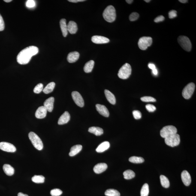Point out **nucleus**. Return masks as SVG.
Segmentation results:
<instances>
[{
  "label": "nucleus",
  "mask_w": 196,
  "mask_h": 196,
  "mask_svg": "<svg viewBox=\"0 0 196 196\" xmlns=\"http://www.w3.org/2000/svg\"><path fill=\"white\" fill-rule=\"evenodd\" d=\"M39 52L38 48L35 46H30L25 48L19 52L17 57V61L19 64L25 65L30 61L33 56Z\"/></svg>",
  "instance_id": "obj_1"
},
{
  "label": "nucleus",
  "mask_w": 196,
  "mask_h": 196,
  "mask_svg": "<svg viewBox=\"0 0 196 196\" xmlns=\"http://www.w3.org/2000/svg\"><path fill=\"white\" fill-rule=\"evenodd\" d=\"M103 16L106 21L112 23L116 20V10L113 6H107L104 10Z\"/></svg>",
  "instance_id": "obj_2"
},
{
  "label": "nucleus",
  "mask_w": 196,
  "mask_h": 196,
  "mask_svg": "<svg viewBox=\"0 0 196 196\" xmlns=\"http://www.w3.org/2000/svg\"><path fill=\"white\" fill-rule=\"evenodd\" d=\"M28 137L31 143L36 149L41 150L43 148L42 141L39 137L33 132H30L28 134Z\"/></svg>",
  "instance_id": "obj_3"
},
{
  "label": "nucleus",
  "mask_w": 196,
  "mask_h": 196,
  "mask_svg": "<svg viewBox=\"0 0 196 196\" xmlns=\"http://www.w3.org/2000/svg\"><path fill=\"white\" fill-rule=\"evenodd\" d=\"M131 65L128 63H125L121 67L118 73V75L119 78L122 79H128L131 75Z\"/></svg>",
  "instance_id": "obj_4"
},
{
  "label": "nucleus",
  "mask_w": 196,
  "mask_h": 196,
  "mask_svg": "<svg viewBox=\"0 0 196 196\" xmlns=\"http://www.w3.org/2000/svg\"><path fill=\"white\" fill-rule=\"evenodd\" d=\"M178 42L182 48L186 51L189 52L192 48L190 40L188 37L180 36L178 38Z\"/></svg>",
  "instance_id": "obj_5"
},
{
  "label": "nucleus",
  "mask_w": 196,
  "mask_h": 196,
  "mask_svg": "<svg viewBox=\"0 0 196 196\" xmlns=\"http://www.w3.org/2000/svg\"><path fill=\"white\" fill-rule=\"evenodd\" d=\"M180 136L177 133L169 136L165 138L166 144L173 147L178 145L180 143Z\"/></svg>",
  "instance_id": "obj_6"
},
{
  "label": "nucleus",
  "mask_w": 196,
  "mask_h": 196,
  "mask_svg": "<svg viewBox=\"0 0 196 196\" xmlns=\"http://www.w3.org/2000/svg\"><path fill=\"white\" fill-rule=\"evenodd\" d=\"M177 130L173 126L169 125L164 126L160 131V135L162 137L166 138L170 136L177 133Z\"/></svg>",
  "instance_id": "obj_7"
},
{
  "label": "nucleus",
  "mask_w": 196,
  "mask_h": 196,
  "mask_svg": "<svg viewBox=\"0 0 196 196\" xmlns=\"http://www.w3.org/2000/svg\"><path fill=\"white\" fill-rule=\"evenodd\" d=\"M152 38L150 37H143L139 40L138 46L139 48L142 50H145L151 46L152 43Z\"/></svg>",
  "instance_id": "obj_8"
},
{
  "label": "nucleus",
  "mask_w": 196,
  "mask_h": 196,
  "mask_svg": "<svg viewBox=\"0 0 196 196\" xmlns=\"http://www.w3.org/2000/svg\"><path fill=\"white\" fill-rule=\"evenodd\" d=\"M195 84L194 83L188 84L184 88L182 91V96L186 99H188L192 96L195 89Z\"/></svg>",
  "instance_id": "obj_9"
},
{
  "label": "nucleus",
  "mask_w": 196,
  "mask_h": 196,
  "mask_svg": "<svg viewBox=\"0 0 196 196\" xmlns=\"http://www.w3.org/2000/svg\"><path fill=\"white\" fill-rule=\"evenodd\" d=\"M72 96L74 103L80 107H83L84 105V101L81 95L79 92L74 91L72 93Z\"/></svg>",
  "instance_id": "obj_10"
},
{
  "label": "nucleus",
  "mask_w": 196,
  "mask_h": 196,
  "mask_svg": "<svg viewBox=\"0 0 196 196\" xmlns=\"http://www.w3.org/2000/svg\"><path fill=\"white\" fill-rule=\"evenodd\" d=\"M0 149L5 152H15L16 150L13 144L4 142L0 143Z\"/></svg>",
  "instance_id": "obj_11"
},
{
  "label": "nucleus",
  "mask_w": 196,
  "mask_h": 196,
  "mask_svg": "<svg viewBox=\"0 0 196 196\" xmlns=\"http://www.w3.org/2000/svg\"><path fill=\"white\" fill-rule=\"evenodd\" d=\"M91 40L93 42L97 44H105L110 41V39L107 37L97 35L92 37Z\"/></svg>",
  "instance_id": "obj_12"
},
{
  "label": "nucleus",
  "mask_w": 196,
  "mask_h": 196,
  "mask_svg": "<svg viewBox=\"0 0 196 196\" xmlns=\"http://www.w3.org/2000/svg\"><path fill=\"white\" fill-rule=\"evenodd\" d=\"M47 110L44 106H41L39 107L36 112L35 117L37 119H42L46 117Z\"/></svg>",
  "instance_id": "obj_13"
},
{
  "label": "nucleus",
  "mask_w": 196,
  "mask_h": 196,
  "mask_svg": "<svg viewBox=\"0 0 196 196\" xmlns=\"http://www.w3.org/2000/svg\"><path fill=\"white\" fill-rule=\"evenodd\" d=\"M181 178L184 185L188 186L191 184V179L190 175L186 170H184L181 174Z\"/></svg>",
  "instance_id": "obj_14"
},
{
  "label": "nucleus",
  "mask_w": 196,
  "mask_h": 196,
  "mask_svg": "<svg viewBox=\"0 0 196 196\" xmlns=\"http://www.w3.org/2000/svg\"><path fill=\"white\" fill-rule=\"evenodd\" d=\"M97 111L100 115L105 117H108L110 116L109 111L105 106L101 104H96V105Z\"/></svg>",
  "instance_id": "obj_15"
},
{
  "label": "nucleus",
  "mask_w": 196,
  "mask_h": 196,
  "mask_svg": "<svg viewBox=\"0 0 196 196\" xmlns=\"http://www.w3.org/2000/svg\"><path fill=\"white\" fill-rule=\"evenodd\" d=\"M107 166L105 163H101L97 164L94 167L93 170L96 173L99 174L107 169Z\"/></svg>",
  "instance_id": "obj_16"
},
{
  "label": "nucleus",
  "mask_w": 196,
  "mask_h": 196,
  "mask_svg": "<svg viewBox=\"0 0 196 196\" xmlns=\"http://www.w3.org/2000/svg\"><path fill=\"white\" fill-rule=\"evenodd\" d=\"M54 98L53 97H50L48 98L45 101L44 103V106L47 109V111L52 112L53 108Z\"/></svg>",
  "instance_id": "obj_17"
},
{
  "label": "nucleus",
  "mask_w": 196,
  "mask_h": 196,
  "mask_svg": "<svg viewBox=\"0 0 196 196\" xmlns=\"http://www.w3.org/2000/svg\"><path fill=\"white\" fill-rule=\"evenodd\" d=\"M70 115L68 112L66 111L61 115L58 120L59 125H64L67 123L70 119Z\"/></svg>",
  "instance_id": "obj_18"
},
{
  "label": "nucleus",
  "mask_w": 196,
  "mask_h": 196,
  "mask_svg": "<svg viewBox=\"0 0 196 196\" xmlns=\"http://www.w3.org/2000/svg\"><path fill=\"white\" fill-rule=\"evenodd\" d=\"M80 54L78 52L74 51L70 52L68 54L67 59L70 63H73L76 62L79 59Z\"/></svg>",
  "instance_id": "obj_19"
},
{
  "label": "nucleus",
  "mask_w": 196,
  "mask_h": 196,
  "mask_svg": "<svg viewBox=\"0 0 196 196\" xmlns=\"http://www.w3.org/2000/svg\"><path fill=\"white\" fill-rule=\"evenodd\" d=\"M67 29L68 32L70 34H76L78 30L77 24L73 21H71L69 22L67 25Z\"/></svg>",
  "instance_id": "obj_20"
},
{
  "label": "nucleus",
  "mask_w": 196,
  "mask_h": 196,
  "mask_svg": "<svg viewBox=\"0 0 196 196\" xmlns=\"http://www.w3.org/2000/svg\"><path fill=\"white\" fill-rule=\"evenodd\" d=\"M106 98L111 104L115 105L116 103V98L114 95L110 91L105 89L104 91Z\"/></svg>",
  "instance_id": "obj_21"
},
{
  "label": "nucleus",
  "mask_w": 196,
  "mask_h": 196,
  "mask_svg": "<svg viewBox=\"0 0 196 196\" xmlns=\"http://www.w3.org/2000/svg\"><path fill=\"white\" fill-rule=\"evenodd\" d=\"M110 143L107 141H105L100 144L96 149V151L99 153L105 152L110 148Z\"/></svg>",
  "instance_id": "obj_22"
},
{
  "label": "nucleus",
  "mask_w": 196,
  "mask_h": 196,
  "mask_svg": "<svg viewBox=\"0 0 196 196\" xmlns=\"http://www.w3.org/2000/svg\"><path fill=\"white\" fill-rule=\"evenodd\" d=\"M61 31L63 37H67L68 34V29H67V25L66 23V20L65 19H61L60 22Z\"/></svg>",
  "instance_id": "obj_23"
},
{
  "label": "nucleus",
  "mask_w": 196,
  "mask_h": 196,
  "mask_svg": "<svg viewBox=\"0 0 196 196\" xmlns=\"http://www.w3.org/2000/svg\"><path fill=\"white\" fill-rule=\"evenodd\" d=\"M88 131L96 136H101L104 133V131H103V129L98 127L93 126L90 127L88 129Z\"/></svg>",
  "instance_id": "obj_24"
},
{
  "label": "nucleus",
  "mask_w": 196,
  "mask_h": 196,
  "mask_svg": "<svg viewBox=\"0 0 196 196\" xmlns=\"http://www.w3.org/2000/svg\"><path fill=\"white\" fill-rule=\"evenodd\" d=\"M82 146L81 145H77L73 146L72 147L69 153V155L71 157H73L77 155L81 150Z\"/></svg>",
  "instance_id": "obj_25"
},
{
  "label": "nucleus",
  "mask_w": 196,
  "mask_h": 196,
  "mask_svg": "<svg viewBox=\"0 0 196 196\" xmlns=\"http://www.w3.org/2000/svg\"><path fill=\"white\" fill-rule=\"evenodd\" d=\"M3 170L6 174L8 176H12L14 174V169L13 167L8 164H5L3 166Z\"/></svg>",
  "instance_id": "obj_26"
},
{
  "label": "nucleus",
  "mask_w": 196,
  "mask_h": 196,
  "mask_svg": "<svg viewBox=\"0 0 196 196\" xmlns=\"http://www.w3.org/2000/svg\"><path fill=\"white\" fill-rule=\"evenodd\" d=\"M95 62L93 60H91L87 62L84 68V70L85 72L90 73L92 71Z\"/></svg>",
  "instance_id": "obj_27"
},
{
  "label": "nucleus",
  "mask_w": 196,
  "mask_h": 196,
  "mask_svg": "<svg viewBox=\"0 0 196 196\" xmlns=\"http://www.w3.org/2000/svg\"><path fill=\"white\" fill-rule=\"evenodd\" d=\"M55 83L54 82H51L43 89V92L45 94H48L52 92L54 89Z\"/></svg>",
  "instance_id": "obj_28"
},
{
  "label": "nucleus",
  "mask_w": 196,
  "mask_h": 196,
  "mask_svg": "<svg viewBox=\"0 0 196 196\" xmlns=\"http://www.w3.org/2000/svg\"><path fill=\"white\" fill-rule=\"evenodd\" d=\"M160 181L162 185L164 188H169L170 186V182L167 178L164 175L160 176Z\"/></svg>",
  "instance_id": "obj_29"
},
{
  "label": "nucleus",
  "mask_w": 196,
  "mask_h": 196,
  "mask_svg": "<svg viewBox=\"0 0 196 196\" xmlns=\"http://www.w3.org/2000/svg\"><path fill=\"white\" fill-rule=\"evenodd\" d=\"M124 178L126 179H131L135 176V173L132 170H126L123 173Z\"/></svg>",
  "instance_id": "obj_30"
},
{
  "label": "nucleus",
  "mask_w": 196,
  "mask_h": 196,
  "mask_svg": "<svg viewBox=\"0 0 196 196\" xmlns=\"http://www.w3.org/2000/svg\"><path fill=\"white\" fill-rule=\"evenodd\" d=\"M105 195L107 196H120L119 191L114 189L107 190L105 193Z\"/></svg>",
  "instance_id": "obj_31"
},
{
  "label": "nucleus",
  "mask_w": 196,
  "mask_h": 196,
  "mask_svg": "<svg viewBox=\"0 0 196 196\" xmlns=\"http://www.w3.org/2000/svg\"><path fill=\"white\" fill-rule=\"evenodd\" d=\"M130 162L134 164H141L144 162V159L141 157L133 156L129 158Z\"/></svg>",
  "instance_id": "obj_32"
},
{
  "label": "nucleus",
  "mask_w": 196,
  "mask_h": 196,
  "mask_svg": "<svg viewBox=\"0 0 196 196\" xmlns=\"http://www.w3.org/2000/svg\"><path fill=\"white\" fill-rule=\"evenodd\" d=\"M33 182L37 183H43L44 182L45 178L42 176H34L32 178Z\"/></svg>",
  "instance_id": "obj_33"
},
{
  "label": "nucleus",
  "mask_w": 196,
  "mask_h": 196,
  "mask_svg": "<svg viewBox=\"0 0 196 196\" xmlns=\"http://www.w3.org/2000/svg\"><path fill=\"white\" fill-rule=\"evenodd\" d=\"M149 194V186L147 183L145 184L141 191V196H148Z\"/></svg>",
  "instance_id": "obj_34"
},
{
  "label": "nucleus",
  "mask_w": 196,
  "mask_h": 196,
  "mask_svg": "<svg viewBox=\"0 0 196 196\" xmlns=\"http://www.w3.org/2000/svg\"><path fill=\"white\" fill-rule=\"evenodd\" d=\"M43 85L42 83H39L35 86L34 92L35 93H39L43 90Z\"/></svg>",
  "instance_id": "obj_35"
},
{
  "label": "nucleus",
  "mask_w": 196,
  "mask_h": 196,
  "mask_svg": "<svg viewBox=\"0 0 196 196\" xmlns=\"http://www.w3.org/2000/svg\"><path fill=\"white\" fill-rule=\"evenodd\" d=\"M50 193L52 196H59L63 193L62 191L58 188H55L51 190Z\"/></svg>",
  "instance_id": "obj_36"
},
{
  "label": "nucleus",
  "mask_w": 196,
  "mask_h": 196,
  "mask_svg": "<svg viewBox=\"0 0 196 196\" xmlns=\"http://www.w3.org/2000/svg\"><path fill=\"white\" fill-rule=\"evenodd\" d=\"M142 101L145 102H155L156 101V99L150 96H145L142 97L141 98Z\"/></svg>",
  "instance_id": "obj_37"
},
{
  "label": "nucleus",
  "mask_w": 196,
  "mask_h": 196,
  "mask_svg": "<svg viewBox=\"0 0 196 196\" xmlns=\"http://www.w3.org/2000/svg\"><path fill=\"white\" fill-rule=\"evenodd\" d=\"M139 17V15L137 13H131L129 16V20L131 21H134L137 20Z\"/></svg>",
  "instance_id": "obj_38"
},
{
  "label": "nucleus",
  "mask_w": 196,
  "mask_h": 196,
  "mask_svg": "<svg viewBox=\"0 0 196 196\" xmlns=\"http://www.w3.org/2000/svg\"><path fill=\"white\" fill-rule=\"evenodd\" d=\"M133 116L134 119H140L142 117V114L140 111L138 110H135L133 112Z\"/></svg>",
  "instance_id": "obj_39"
},
{
  "label": "nucleus",
  "mask_w": 196,
  "mask_h": 196,
  "mask_svg": "<svg viewBox=\"0 0 196 196\" xmlns=\"http://www.w3.org/2000/svg\"><path fill=\"white\" fill-rule=\"evenodd\" d=\"M26 5L28 8H33L35 6V1L33 0H28L27 1Z\"/></svg>",
  "instance_id": "obj_40"
},
{
  "label": "nucleus",
  "mask_w": 196,
  "mask_h": 196,
  "mask_svg": "<svg viewBox=\"0 0 196 196\" xmlns=\"http://www.w3.org/2000/svg\"><path fill=\"white\" fill-rule=\"evenodd\" d=\"M146 108L148 111L150 112H152L155 111L156 110V107L152 104H148L146 106Z\"/></svg>",
  "instance_id": "obj_41"
},
{
  "label": "nucleus",
  "mask_w": 196,
  "mask_h": 196,
  "mask_svg": "<svg viewBox=\"0 0 196 196\" xmlns=\"http://www.w3.org/2000/svg\"><path fill=\"white\" fill-rule=\"evenodd\" d=\"M169 16L170 19H173L177 16V12L175 10H172L169 13Z\"/></svg>",
  "instance_id": "obj_42"
},
{
  "label": "nucleus",
  "mask_w": 196,
  "mask_h": 196,
  "mask_svg": "<svg viewBox=\"0 0 196 196\" xmlns=\"http://www.w3.org/2000/svg\"><path fill=\"white\" fill-rule=\"evenodd\" d=\"M4 23L2 16L0 14V31H3L4 29Z\"/></svg>",
  "instance_id": "obj_43"
},
{
  "label": "nucleus",
  "mask_w": 196,
  "mask_h": 196,
  "mask_svg": "<svg viewBox=\"0 0 196 196\" xmlns=\"http://www.w3.org/2000/svg\"><path fill=\"white\" fill-rule=\"evenodd\" d=\"M164 20V18L162 15H160L158 16L157 17L155 18L154 21L155 23H158V22H162Z\"/></svg>",
  "instance_id": "obj_44"
},
{
  "label": "nucleus",
  "mask_w": 196,
  "mask_h": 196,
  "mask_svg": "<svg viewBox=\"0 0 196 196\" xmlns=\"http://www.w3.org/2000/svg\"><path fill=\"white\" fill-rule=\"evenodd\" d=\"M148 67L150 69L153 70L155 69L156 68V67H155V64L152 63H150L148 65Z\"/></svg>",
  "instance_id": "obj_45"
},
{
  "label": "nucleus",
  "mask_w": 196,
  "mask_h": 196,
  "mask_svg": "<svg viewBox=\"0 0 196 196\" xmlns=\"http://www.w3.org/2000/svg\"><path fill=\"white\" fill-rule=\"evenodd\" d=\"M68 1L71 2L77 3L78 2H83V1H85V0H68Z\"/></svg>",
  "instance_id": "obj_46"
},
{
  "label": "nucleus",
  "mask_w": 196,
  "mask_h": 196,
  "mask_svg": "<svg viewBox=\"0 0 196 196\" xmlns=\"http://www.w3.org/2000/svg\"><path fill=\"white\" fill-rule=\"evenodd\" d=\"M18 196H29L27 194H24L22 192H19L18 194Z\"/></svg>",
  "instance_id": "obj_47"
},
{
  "label": "nucleus",
  "mask_w": 196,
  "mask_h": 196,
  "mask_svg": "<svg viewBox=\"0 0 196 196\" xmlns=\"http://www.w3.org/2000/svg\"><path fill=\"white\" fill-rule=\"evenodd\" d=\"M152 73H153V74H154L156 75L157 74H158V71L157 70V69H155L154 70H152Z\"/></svg>",
  "instance_id": "obj_48"
},
{
  "label": "nucleus",
  "mask_w": 196,
  "mask_h": 196,
  "mask_svg": "<svg viewBox=\"0 0 196 196\" xmlns=\"http://www.w3.org/2000/svg\"><path fill=\"white\" fill-rule=\"evenodd\" d=\"M179 1H180L181 3H183V4H184V3L188 2V0H179Z\"/></svg>",
  "instance_id": "obj_49"
},
{
  "label": "nucleus",
  "mask_w": 196,
  "mask_h": 196,
  "mask_svg": "<svg viewBox=\"0 0 196 196\" xmlns=\"http://www.w3.org/2000/svg\"><path fill=\"white\" fill-rule=\"evenodd\" d=\"M126 1L128 4H131L133 1V0H126Z\"/></svg>",
  "instance_id": "obj_50"
},
{
  "label": "nucleus",
  "mask_w": 196,
  "mask_h": 196,
  "mask_svg": "<svg viewBox=\"0 0 196 196\" xmlns=\"http://www.w3.org/2000/svg\"><path fill=\"white\" fill-rule=\"evenodd\" d=\"M12 1V0H4V1H5V2L7 3H9L11 2V1Z\"/></svg>",
  "instance_id": "obj_51"
},
{
  "label": "nucleus",
  "mask_w": 196,
  "mask_h": 196,
  "mask_svg": "<svg viewBox=\"0 0 196 196\" xmlns=\"http://www.w3.org/2000/svg\"><path fill=\"white\" fill-rule=\"evenodd\" d=\"M146 1V2L147 3L149 2L150 1V0H145V1Z\"/></svg>",
  "instance_id": "obj_52"
}]
</instances>
